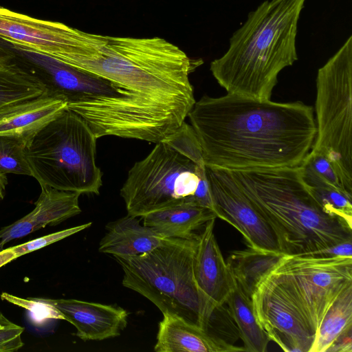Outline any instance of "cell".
<instances>
[{
  "mask_svg": "<svg viewBox=\"0 0 352 352\" xmlns=\"http://www.w3.org/2000/svg\"><path fill=\"white\" fill-rule=\"evenodd\" d=\"M199 166L165 141L129 170L120 189L129 215L147 214L194 202Z\"/></svg>",
  "mask_w": 352,
  "mask_h": 352,
  "instance_id": "8",
  "label": "cell"
},
{
  "mask_svg": "<svg viewBox=\"0 0 352 352\" xmlns=\"http://www.w3.org/2000/svg\"><path fill=\"white\" fill-rule=\"evenodd\" d=\"M26 147L16 139L0 135V172L32 177Z\"/></svg>",
  "mask_w": 352,
  "mask_h": 352,
  "instance_id": "25",
  "label": "cell"
},
{
  "mask_svg": "<svg viewBox=\"0 0 352 352\" xmlns=\"http://www.w3.org/2000/svg\"><path fill=\"white\" fill-rule=\"evenodd\" d=\"M300 165L307 167L315 174L334 186L348 192L342 184L333 165L324 155L309 152Z\"/></svg>",
  "mask_w": 352,
  "mask_h": 352,
  "instance_id": "28",
  "label": "cell"
},
{
  "mask_svg": "<svg viewBox=\"0 0 352 352\" xmlns=\"http://www.w3.org/2000/svg\"><path fill=\"white\" fill-rule=\"evenodd\" d=\"M0 297L3 300L25 308L32 313L39 314L44 318L65 320L63 316L56 309L40 298L23 299L6 292L1 293Z\"/></svg>",
  "mask_w": 352,
  "mask_h": 352,
  "instance_id": "30",
  "label": "cell"
},
{
  "mask_svg": "<svg viewBox=\"0 0 352 352\" xmlns=\"http://www.w3.org/2000/svg\"><path fill=\"white\" fill-rule=\"evenodd\" d=\"M252 302L270 340L286 352H309L315 333L270 272L257 285Z\"/></svg>",
  "mask_w": 352,
  "mask_h": 352,
  "instance_id": "12",
  "label": "cell"
},
{
  "mask_svg": "<svg viewBox=\"0 0 352 352\" xmlns=\"http://www.w3.org/2000/svg\"><path fill=\"white\" fill-rule=\"evenodd\" d=\"M316 135L310 151L326 157L352 193V36L316 77Z\"/></svg>",
  "mask_w": 352,
  "mask_h": 352,
  "instance_id": "7",
  "label": "cell"
},
{
  "mask_svg": "<svg viewBox=\"0 0 352 352\" xmlns=\"http://www.w3.org/2000/svg\"><path fill=\"white\" fill-rule=\"evenodd\" d=\"M305 0H266L249 13L210 71L227 93L270 100L278 75L298 60V22Z\"/></svg>",
  "mask_w": 352,
  "mask_h": 352,
  "instance_id": "3",
  "label": "cell"
},
{
  "mask_svg": "<svg viewBox=\"0 0 352 352\" xmlns=\"http://www.w3.org/2000/svg\"><path fill=\"white\" fill-rule=\"evenodd\" d=\"M34 208L28 214L0 230V245L24 237L47 226H56L81 212L76 192L41 186Z\"/></svg>",
  "mask_w": 352,
  "mask_h": 352,
  "instance_id": "15",
  "label": "cell"
},
{
  "mask_svg": "<svg viewBox=\"0 0 352 352\" xmlns=\"http://www.w3.org/2000/svg\"><path fill=\"white\" fill-rule=\"evenodd\" d=\"M326 352H352V328L338 336Z\"/></svg>",
  "mask_w": 352,
  "mask_h": 352,
  "instance_id": "33",
  "label": "cell"
},
{
  "mask_svg": "<svg viewBox=\"0 0 352 352\" xmlns=\"http://www.w3.org/2000/svg\"><path fill=\"white\" fill-rule=\"evenodd\" d=\"M163 141L191 160L197 166H205L200 142L191 125L185 122Z\"/></svg>",
  "mask_w": 352,
  "mask_h": 352,
  "instance_id": "27",
  "label": "cell"
},
{
  "mask_svg": "<svg viewBox=\"0 0 352 352\" xmlns=\"http://www.w3.org/2000/svg\"><path fill=\"white\" fill-rule=\"evenodd\" d=\"M300 166L302 179L324 210L351 226L352 194L334 186L307 167Z\"/></svg>",
  "mask_w": 352,
  "mask_h": 352,
  "instance_id": "23",
  "label": "cell"
},
{
  "mask_svg": "<svg viewBox=\"0 0 352 352\" xmlns=\"http://www.w3.org/2000/svg\"><path fill=\"white\" fill-rule=\"evenodd\" d=\"M321 256H346L352 257V239L345 240L311 253Z\"/></svg>",
  "mask_w": 352,
  "mask_h": 352,
  "instance_id": "32",
  "label": "cell"
},
{
  "mask_svg": "<svg viewBox=\"0 0 352 352\" xmlns=\"http://www.w3.org/2000/svg\"><path fill=\"white\" fill-rule=\"evenodd\" d=\"M215 219L208 221L199 234L193 258V274L201 291L217 306L226 302L235 280L223 258L214 233Z\"/></svg>",
  "mask_w": 352,
  "mask_h": 352,
  "instance_id": "14",
  "label": "cell"
},
{
  "mask_svg": "<svg viewBox=\"0 0 352 352\" xmlns=\"http://www.w3.org/2000/svg\"><path fill=\"white\" fill-rule=\"evenodd\" d=\"M91 225V223H87L77 226L33 239L19 245L3 249L0 251V267L21 256L67 238L89 228Z\"/></svg>",
  "mask_w": 352,
  "mask_h": 352,
  "instance_id": "26",
  "label": "cell"
},
{
  "mask_svg": "<svg viewBox=\"0 0 352 352\" xmlns=\"http://www.w3.org/2000/svg\"><path fill=\"white\" fill-rule=\"evenodd\" d=\"M230 172L276 234L282 252L311 253L352 239V227L326 212L313 196L300 166Z\"/></svg>",
  "mask_w": 352,
  "mask_h": 352,
  "instance_id": "4",
  "label": "cell"
},
{
  "mask_svg": "<svg viewBox=\"0 0 352 352\" xmlns=\"http://www.w3.org/2000/svg\"><path fill=\"white\" fill-rule=\"evenodd\" d=\"M156 352H235L243 347L214 336L174 316L164 314L159 323Z\"/></svg>",
  "mask_w": 352,
  "mask_h": 352,
  "instance_id": "17",
  "label": "cell"
},
{
  "mask_svg": "<svg viewBox=\"0 0 352 352\" xmlns=\"http://www.w3.org/2000/svg\"><path fill=\"white\" fill-rule=\"evenodd\" d=\"M34 78L12 64H0V109L45 94Z\"/></svg>",
  "mask_w": 352,
  "mask_h": 352,
  "instance_id": "24",
  "label": "cell"
},
{
  "mask_svg": "<svg viewBox=\"0 0 352 352\" xmlns=\"http://www.w3.org/2000/svg\"><path fill=\"white\" fill-rule=\"evenodd\" d=\"M270 273L316 333L330 306L352 285V257L286 254Z\"/></svg>",
  "mask_w": 352,
  "mask_h": 352,
  "instance_id": "9",
  "label": "cell"
},
{
  "mask_svg": "<svg viewBox=\"0 0 352 352\" xmlns=\"http://www.w3.org/2000/svg\"><path fill=\"white\" fill-rule=\"evenodd\" d=\"M7 184L8 179L6 175L0 172V201L4 197Z\"/></svg>",
  "mask_w": 352,
  "mask_h": 352,
  "instance_id": "34",
  "label": "cell"
},
{
  "mask_svg": "<svg viewBox=\"0 0 352 352\" xmlns=\"http://www.w3.org/2000/svg\"><path fill=\"white\" fill-rule=\"evenodd\" d=\"M198 236L165 237L162 244L142 254L113 256L122 267L124 287L146 297L163 315L176 316L220 338L230 314L224 305H215L195 282L192 264Z\"/></svg>",
  "mask_w": 352,
  "mask_h": 352,
  "instance_id": "5",
  "label": "cell"
},
{
  "mask_svg": "<svg viewBox=\"0 0 352 352\" xmlns=\"http://www.w3.org/2000/svg\"><path fill=\"white\" fill-rule=\"evenodd\" d=\"M198 175L199 180L193 195V201L213 211V204L206 173V166H199Z\"/></svg>",
  "mask_w": 352,
  "mask_h": 352,
  "instance_id": "31",
  "label": "cell"
},
{
  "mask_svg": "<svg viewBox=\"0 0 352 352\" xmlns=\"http://www.w3.org/2000/svg\"><path fill=\"white\" fill-rule=\"evenodd\" d=\"M283 252L261 251L249 247L234 250L226 263L234 280L252 298L261 280L270 272L286 255Z\"/></svg>",
  "mask_w": 352,
  "mask_h": 352,
  "instance_id": "20",
  "label": "cell"
},
{
  "mask_svg": "<svg viewBox=\"0 0 352 352\" xmlns=\"http://www.w3.org/2000/svg\"><path fill=\"white\" fill-rule=\"evenodd\" d=\"M23 331V327L11 322L0 312V352H14L22 348Z\"/></svg>",
  "mask_w": 352,
  "mask_h": 352,
  "instance_id": "29",
  "label": "cell"
},
{
  "mask_svg": "<svg viewBox=\"0 0 352 352\" xmlns=\"http://www.w3.org/2000/svg\"><path fill=\"white\" fill-rule=\"evenodd\" d=\"M352 328V285L346 288L330 306L315 333L309 352H326L333 340Z\"/></svg>",
  "mask_w": 352,
  "mask_h": 352,
  "instance_id": "22",
  "label": "cell"
},
{
  "mask_svg": "<svg viewBox=\"0 0 352 352\" xmlns=\"http://www.w3.org/2000/svg\"><path fill=\"white\" fill-rule=\"evenodd\" d=\"M0 39L54 57L68 65L98 52L107 36L56 21L36 19L0 6Z\"/></svg>",
  "mask_w": 352,
  "mask_h": 352,
  "instance_id": "10",
  "label": "cell"
},
{
  "mask_svg": "<svg viewBox=\"0 0 352 352\" xmlns=\"http://www.w3.org/2000/svg\"><path fill=\"white\" fill-rule=\"evenodd\" d=\"M226 304L243 342L245 351H266L270 339L254 316L252 298L236 280Z\"/></svg>",
  "mask_w": 352,
  "mask_h": 352,
  "instance_id": "21",
  "label": "cell"
},
{
  "mask_svg": "<svg viewBox=\"0 0 352 352\" xmlns=\"http://www.w3.org/2000/svg\"><path fill=\"white\" fill-rule=\"evenodd\" d=\"M139 218L127 214L109 223L99 243V252L113 256H137L162 244L165 237L140 224Z\"/></svg>",
  "mask_w": 352,
  "mask_h": 352,
  "instance_id": "18",
  "label": "cell"
},
{
  "mask_svg": "<svg viewBox=\"0 0 352 352\" xmlns=\"http://www.w3.org/2000/svg\"><path fill=\"white\" fill-rule=\"evenodd\" d=\"M214 212L195 202L181 204L147 214L143 224L164 237L190 239L210 220L216 219Z\"/></svg>",
  "mask_w": 352,
  "mask_h": 352,
  "instance_id": "19",
  "label": "cell"
},
{
  "mask_svg": "<svg viewBox=\"0 0 352 352\" xmlns=\"http://www.w3.org/2000/svg\"><path fill=\"white\" fill-rule=\"evenodd\" d=\"M3 249V246L0 245V251H1Z\"/></svg>",
  "mask_w": 352,
  "mask_h": 352,
  "instance_id": "35",
  "label": "cell"
},
{
  "mask_svg": "<svg viewBox=\"0 0 352 352\" xmlns=\"http://www.w3.org/2000/svg\"><path fill=\"white\" fill-rule=\"evenodd\" d=\"M52 305L77 330L84 341L103 340L117 337L127 325L128 313L118 306L76 299L40 298Z\"/></svg>",
  "mask_w": 352,
  "mask_h": 352,
  "instance_id": "13",
  "label": "cell"
},
{
  "mask_svg": "<svg viewBox=\"0 0 352 352\" xmlns=\"http://www.w3.org/2000/svg\"><path fill=\"white\" fill-rule=\"evenodd\" d=\"M188 116L205 165L229 170L298 166L316 135L314 109L300 101L204 96Z\"/></svg>",
  "mask_w": 352,
  "mask_h": 352,
  "instance_id": "1",
  "label": "cell"
},
{
  "mask_svg": "<svg viewBox=\"0 0 352 352\" xmlns=\"http://www.w3.org/2000/svg\"><path fill=\"white\" fill-rule=\"evenodd\" d=\"M96 140L87 122L65 108L26 147L32 177L41 186L98 195L102 173L96 163Z\"/></svg>",
  "mask_w": 352,
  "mask_h": 352,
  "instance_id": "6",
  "label": "cell"
},
{
  "mask_svg": "<svg viewBox=\"0 0 352 352\" xmlns=\"http://www.w3.org/2000/svg\"><path fill=\"white\" fill-rule=\"evenodd\" d=\"M67 107L64 99L47 93L4 107L0 109V135L16 139L28 146Z\"/></svg>",
  "mask_w": 352,
  "mask_h": 352,
  "instance_id": "16",
  "label": "cell"
},
{
  "mask_svg": "<svg viewBox=\"0 0 352 352\" xmlns=\"http://www.w3.org/2000/svg\"><path fill=\"white\" fill-rule=\"evenodd\" d=\"M206 173L216 217L234 227L249 247L282 252L276 234L237 184L230 170L206 166Z\"/></svg>",
  "mask_w": 352,
  "mask_h": 352,
  "instance_id": "11",
  "label": "cell"
},
{
  "mask_svg": "<svg viewBox=\"0 0 352 352\" xmlns=\"http://www.w3.org/2000/svg\"><path fill=\"white\" fill-rule=\"evenodd\" d=\"M201 64L162 38L107 36L97 52L71 65L122 89L168 137L196 102L189 75Z\"/></svg>",
  "mask_w": 352,
  "mask_h": 352,
  "instance_id": "2",
  "label": "cell"
}]
</instances>
